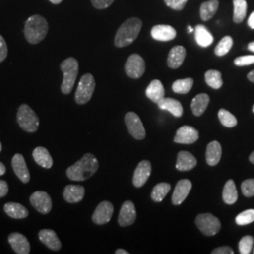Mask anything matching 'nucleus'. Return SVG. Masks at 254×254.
Wrapping results in <instances>:
<instances>
[{
	"label": "nucleus",
	"mask_w": 254,
	"mask_h": 254,
	"mask_svg": "<svg viewBox=\"0 0 254 254\" xmlns=\"http://www.w3.org/2000/svg\"><path fill=\"white\" fill-rule=\"evenodd\" d=\"M213 254H234V251L231 247H228V246H222V247H219L215 249L213 252Z\"/></svg>",
	"instance_id": "nucleus-45"
},
{
	"label": "nucleus",
	"mask_w": 254,
	"mask_h": 254,
	"mask_svg": "<svg viewBox=\"0 0 254 254\" xmlns=\"http://www.w3.org/2000/svg\"><path fill=\"white\" fill-rule=\"evenodd\" d=\"M242 193L245 197H254V179H248L241 185Z\"/></svg>",
	"instance_id": "nucleus-40"
},
{
	"label": "nucleus",
	"mask_w": 254,
	"mask_h": 254,
	"mask_svg": "<svg viewBox=\"0 0 254 254\" xmlns=\"http://www.w3.org/2000/svg\"><path fill=\"white\" fill-rule=\"evenodd\" d=\"M191 188H192V184L188 179H182L178 182L173 191V199H172L173 204L174 205L181 204L190 194Z\"/></svg>",
	"instance_id": "nucleus-17"
},
{
	"label": "nucleus",
	"mask_w": 254,
	"mask_h": 254,
	"mask_svg": "<svg viewBox=\"0 0 254 254\" xmlns=\"http://www.w3.org/2000/svg\"><path fill=\"white\" fill-rule=\"evenodd\" d=\"M9 245L11 246L14 253L17 254H28L30 253V245L27 237L19 234L12 233L9 236Z\"/></svg>",
	"instance_id": "nucleus-15"
},
{
	"label": "nucleus",
	"mask_w": 254,
	"mask_h": 254,
	"mask_svg": "<svg viewBox=\"0 0 254 254\" xmlns=\"http://www.w3.org/2000/svg\"><path fill=\"white\" fill-rule=\"evenodd\" d=\"M61 70L64 73L62 91L64 94H69L78 74V62L74 58H68L61 64Z\"/></svg>",
	"instance_id": "nucleus-4"
},
{
	"label": "nucleus",
	"mask_w": 254,
	"mask_h": 254,
	"mask_svg": "<svg viewBox=\"0 0 254 254\" xmlns=\"http://www.w3.org/2000/svg\"><path fill=\"white\" fill-rule=\"evenodd\" d=\"M158 108L163 110H167L171 112L174 117H181L183 115V107L179 101L175 100L173 98H165L160 101L158 104Z\"/></svg>",
	"instance_id": "nucleus-25"
},
{
	"label": "nucleus",
	"mask_w": 254,
	"mask_h": 254,
	"mask_svg": "<svg viewBox=\"0 0 254 254\" xmlns=\"http://www.w3.org/2000/svg\"><path fill=\"white\" fill-rule=\"evenodd\" d=\"M8 56V46L4 38L0 35V63L4 62Z\"/></svg>",
	"instance_id": "nucleus-44"
},
{
	"label": "nucleus",
	"mask_w": 254,
	"mask_h": 254,
	"mask_svg": "<svg viewBox=\"0 0 254 254\" xmlns=\"http://www.w3.org/2000/svg\"><path fill=\"white\" fill-rule=\"evenodd\" d=\"M233 45H234L233 38L231 36H225L221 39L218 46H216L215 53L218 57H222L227 54L228 52L231 50V48L233 47Z\"/></svg>",
	"instance_id": "nucleus-36"
},
{
	"label": "nucleus",
	"mask_w": 254,
	"mask_h": 254,
	"mask_svg": "<svg viewBox=\"0 0 254 254\" xmlns=\"http://www.w3.org/2000/svg\"><path fill=\"white\" fill-rule=\"evenodd\" d=\"M99 163L97 158L92 154H86L81 159L67 169L66 174L73 181H84L97 172Z\"/></svg>",
	"instance_id": "nucleus-1"
},
{
	"label": "nucleus",
	"mask_w": 254,
	"mask_h": 254,
	"mask_svg": "<svg viewBox=\"0 0 254 254\" xmlns=\"http://www.w3.org/2000/svg\"><path fill=\"white\" fill-rule=\"evenodd\" d=\"M210 97L206 93H200L193 98L191 102V110L195 116H200L208 107Z\"/></svg>",
	"instance_id": "nucleus-26"
},
{
	"label": "nucleus",
	"mask_w": 254,
	"mask_h": 254,
	"mask_svg": "<svg viewBox=\"0 0 254 254\" xmlns=\"http://www.w3.org/2000/svg\"><path fill=\"white\" fill-rule=\"evenodd\" d=\"M248 79L250 81L254 83V70H253L251 73H249V74H248Z\"/></svg>",
	"instance_id": "nucleus-49"
},
{
	"label": "nucleus",
	"mask_w": 254,
	"mask_h": 254,
	"mask_svg": "<svg viewBox=\"0 0 254 254\" xmlns=\"http://www.w3.org/2000/svg\"><path fill=\"white\" fill-rule=\"evenodd\" d=\"M248 25L252 29H254V11L252 12V14L250 15L249 20H248Z\"/></svg>",
	"instance_id": "nucleus-47"
},
{
	"label": "nucleus",
	"mask_w": 254,
	"mask_h": 254,
	"mask_svg": "<svg viewBox=\"0 0 254 254\" xmlns=\"http://www.w3.org/2000/svg\"><path fill=\"white\" fill-rule=\"evenodd\" d=\"M136 218V208L131 200H127L122 205L119 214L118 222L122 227L132 225Z\"/></svg>",
	"instance_id": "nucleus-12"
},
{
	"label": "nucleus",
	"mask_w": 254,
	"mask_h": 254,
	"mask_svg": "<svg viewBox=\"0 0 254 254\" xmlns=\"http://www.w3.org/2000/svg\"><path fill=\"white\" fill-rule=\"evenodd\" d=\"M166 5L175 10H182L185 8L188 0H164Z\"/></svg>",
	"instance_id": "nucleus-42"
},
{
	"label": "nucleus",
	"mask_w": 254,
	"mask_h": 254,
	"mask_svg": "<svg viewBox=\"0 0 254 254\" xmlns=\"http://www.w3.org/2000/svg\"><path fill=\"white\" fill-rule=\"evenodd\" d=\"M48 32V23L42 15L35 14L27 19L24 27V33L27 42L37 45L42 42Z\"/></svg>",
	"instance_id": "nucleus-2"
},
{
	"label": "nucleus",
	"mask_w": 254,
	"mask_h": 254,
	"mask_svg": "<svg viewBox=\"0 0 254 254\" xmlns=\"http://www.w3.org/2000/svg\"><path fill=\"white\" fill-rule=\"evenodd\" d=\"M151 35L156 41L168 42L176 37V30L168 25H157L152 28Z\"/></svg>",
	"instance_id": "nucleus-19"
},
{
	"label": "nucleus",
	"mask_w": 254,
	"mask_h": 254,
	"mask_svg": "<svg viewBox=\"0 0 254 254\" xmlns=\"http://www.w3.org/2000/svg\"><path fill=\"white\" fill-rule=\"evenodd\" d=\"M32 156L39 166L45 168V169H50L53 166V159L52 156L49 154L45 147H37L34 149Z\"/></svg>",
	"instance_id": "nucleus-24"
},
{
	"label": "nucleus",
	"mask_w": 254,
	"mask_h": 254,
	"mask_svg": "<svg viewBox=\"0 0 254 254\" xmlns=\"http://www.w3.org/2000/svg\"><path fill=\"white\" fill-rule=\"evenodd\" d=\"M195 39L197 44L201 47H208L214 42L213 35L202 25H198L195 28Z\"/></svg>",
	"instance_id": "nucleus-28"
},
{
	"label": "nucleus",
	"mask_w": 254,
	"mask_h": 254,
	"mask_svg": "<svg viewBox=\"0 0 254 254\" xmlns=\"http://www.w3.org/2000/svg\"><path fill=\"white\" fill-rule=\"evenodd\" d=\"M51 3H53V4H60V3H62L63 2V0H49Z\"/></svg>",
	"instance_id": "nucleus-52"
},
{
	"label": "nucleus",
	"mask_w": 254,
	"mask_h": 254,
	"mask_svg": "<svg viewBox=\"0 0 254 254\" xmlns=\"http://www.w3.org/2000/svg\"><path fill=\"white\" fill-rule=\"evenodd\" d=\"M9 192V186L7 182L0 180V198L5 197Z\"/></svg>",
	"instance_id": "nucleus-46"
},
{
	"label": "nucleus",
	"mask_w": 254,
	"mask_h": 254,
	"mask_svg": "<svg viewBox=\"0 0 254 254\" xmlns=\"http://www.w3.org/2000/svg\"><path fill=\"white\" fill-rule=\"evenodd\" d=\"M205 81L207 83L209 87L218 90L222 87L223 81L221 77V73L217 70H209L205 73Z\"/></svg>",
	"instance_id": "nucleus-33"
},
{
	"label": "nucleus",
	"mask_w": 254,
	"mask_h": 254,
	"mask_svg": "<svg viewBox=\"0 0 254 254\" xmlns=\"http://www.w3.org/2000/svg\"><path fill=\"white\" fill-rule=\"evenodd\" d=\"M218 6H219L218 0H208L202 3L200 9V18L203 21L210 20L216 14Z\"/></svg>",
	"instance_id": "nucleus-30"
},
{
	"label": "nucleus",
	"mask_w": 254,
	"mask_h": 254,
	"mask_svg": "<svg viewBox=\"0 0 254 254\" xmlns=\"http://www.w3.org/2000/svg\"><path fill=\"white\" fill-rule=\"evenodd\" d=\"M115 254H129V253L127 252V251H125V250H122V249H119L117 250L116 252H115Z\"/></svg>",
	"instance_id": "nucleus-50"
},
{
	"label": "nucleus",
	"mask_w": 254,
	"mask_h": 254,
	"mask_svg": "<svg viewBox=\"0 0 254 254\" xmlns=\"http://www.w3.org/2000/svg\"><path fill=\"white\" fill-rule=\"evenodd\" d=\"M113 2L114 0H91L93 7L98 9H107Z\"/></svg>",
	"instance_id": "nucleus-43"
},
{
	"label": "nucleus",
	"mask_w": 254,
	"mask_h": 254,
	"mask_svg": "<svg viewBox=\"0 0 254 254\" xmlns=\"http://www.w3.org/2000/svg\"><path fill=\"white\" fill-rule=\"evenodd\" d=\"M235 64L236 66H247V65L254 64V55L238 57L235 60Z\"/></svg>",
	"instance_id": "nucleus-41"
},
{
	"label": "nucleus",
	"mask_w": 254,
	"mask_h": 254,
	"mask_svg": "<svg viewBox=\"0 0 254 254\" xmlns=\"http://www.w3.org/2000/svg\"><path fill=\"white\" fill-rule=\"evenodd\" d=\"M188 29H189V31H190V32H193V31H194V29H193L191 27H188Z\"/></svg>",
	"instance_id": "nucleus-54"
},
{
	"label": "nucleus",
	"mask_w": 254,
	"mask_h": 254,
	"mask_svg": "<svg viewBox=\"0 0 254 254\" xmlns=\"http://www.w3.org/2000/svg\"><path fill=\"white\" fill-rule=\"evenodd\" d=\"M39 239L42 243L49 248L50 250L58 252L62 249V242L59 239L57 234L51 229H45L40 231L39 233Z\"/></svg>",
	"instance_id": "nucleus-18"
},
{
	"label": "nucleus",
	"mask_w": 254,
	"mask_h": 254,
	"mask_svg": "<svg viewBox=\"0 0 254 254\" xmlns=\"http://www.w3.org/2000/svg\"><path fill=\"white\" fill-rule=\"evenodd\" d=\"M171 185L168 183H159L157 184L152 191L151 197L155 202H160L163 200L165 196L171 190Z\"/></svg>",
	"instance_id": "nucleus-34"
},
{
	"label": "nucleus",
	"mask_w": 254,
	"mask_h": 254,
	"mask_svg": "<svg viewBox=\"0 0 254 254\" xmlns=\"http://www.w3.org/2000/svg\"><path fill=\"white\" fill-rule=\"evenodd\" d=\"M199 138V132L193 127L185 126L177 130L174 136V142L180 144H192Z\"/></svg>",
	"instance_id": "nucleus-13"
},
{
	"label": "nucleus",
	"mask_w": 254,
	"mask_h": 254,
	"mask_svg": "<svg viewBox=\"0 0 254 254\" xmlns=\"http://www.w3.org/2000/svg\"></svg>",
	"instance_id": "nucleus-57"
},
{
	"label": "nucleus",
	"mask_w": 254,
	"mask_h": 254,
	"mask_svg": "<svg viewBox=\"0 0 254 254\" xmlns=\"http://www.w3.org/2000/svg\"><path fill=\"white\" fill-rule=\"evenodd\" d=\"M254 221V209H249L243 211L236 218V222L237 225L244 226L248 225Z\"/></svg>",
	"instance_id": "nucleus-38"
},
{
	"label": "nucleus",
	"mask_w": 254,
	"mask_h": 254,
	"mask_svg": "<svg viewBox=\"0 0 254 254\" xmlns=\"http://www.w3.org/2000/svg\"><path fill=\"white\" fill-rule=\"evenodd\" d=\"M222 198L226 204H234L236 203L238 193L236 190V184L233 180H228L223 188L222 191Z\"/></svg>",
	"instance_id": "nucleus-31"
},
{
	"label": "nucleus",
	"mask_w": 254,
	"mask_h": 254,
	"mask_svg": "<svg viewBox=\"0 0 254 254\" xmlns=\"http://www.w3.org/2000/svg\"><path fill=\"white\" fill-rule=\"evenodd\" d=\"M145 72V62L141 56L131 55L126 64V73L131 78H139Z\"/></svg>",
	"instance_id": "nucleus-8"
},
{
	"label": "nucleus",
	"mask_w": 254,
	"mask_h": 254,
	"mask_svg": "<svg viewBox=\"0 0 254 254\" xmlns=\"http://www.w3.org/2000/svg\"><path fill=\"white\" fill-rule=\"evenodd\" d=\"M152 173V165L148 160H142L137 165L133 176V184L136 188H141L148 181Z\"/></svg>",
	"instance_id": "nucleus-14"
},
{
	"label": "nucleus",
	"mask_w": 254,
	"mask_h": 254,
	"mask_svg": "<svg viewBox=\"0 0 254 254\" xmlns=\"http://www.w3.org/2000/svg\"><path fill=\"white\" fill-rule=\"evenodd\" d=\"M95 90V80L91 73L84 74L78 83L75 92V102L79 105H84L91 100Z\"/></svg>",
	"instance_id": "nucleus-6"
},
{
	"label": "nucleus",
	"mask_w": 254,
	"mask_h": 254,
	"mask_svg": "<svg viewBox=\"0 0 254 254\" xmlns=\"http://www.w3.org/2000/svg\"><path fill=\"white\" fill-rule=\"evenodd\" d=\"M125 121L131 136L139 140L145 137V129L142 125V122L135 112H128L126 115Z\"/></svg>",
	"instance_id": "nucleus-9"
},
{
	"label": "nucleus",
	"mask_w": 254,
	"mask_h": 254,
	"mask_svg": "<svg viewBox=\"0 0 254 254\" xmlns=\"http://www.w3.org/2000/svg\"><path fill=\"white\" fill-rule=\"evenodd\" d=\"M85 195V189L82 186L69 185L64 191V200L70 203H76L83 200Z\"/></svg>",
	"instance_id": "nucleus-21"
},
{
	"label": "nucleus",
	"mask_w": 254,
	"mask_h": 254,
	"mask_svg": "<svg viewBox=\"0 0 254 254\" xmlns=\"http://www.w3.org/2000/svg\"><path fill=\"white\" fill-rule=\"evenodd\" d=\"M5 173H6V167L4 164L0 162V175H4Z\"/></svg>",
	"instance_id": "nucleus-48"
},
{
	"label": "nucleus",
	"mask_w": 254,
	"mask_h": 254,
	"mask_svg": "<svg viewBox=\"0 0 254 254\" xmlns=\"http://www.w3.org/2000/svg\"><path fill=\"white\" fill-rule=\"evenodd\" d=\"M194 80L192 78H185V79H178L173 84V91L175 93H181L186 94L190 92L192 86H193Z\"/></svg>",
	"instance_id": "nucleus-35"
},
{
	"label": "nucleus",
	"mask_w": 254,
	"mask_h": 254,
	"mask_svg": "<svg viewBox=\"0 0 254 254\" xmlns=\"http://www.w3.org/2000/svg\"><path fill=\"white\" fill-rule=\"evenodd\" d=\"M17 122L19 127L29 133L36 132L40 124L39 118L34 110L25 104L20 106L17 112Z\"/></svg>",
	"instance_id": "nucleus-5"
},
{
	"label": "nucleus",
	"mask_w": 254,
	"mask_h": 254,
	"mask_svg": "<svg viewBox=\"0 0 254 254\" xmlns=\"http://www.w3.org/2000/svg\"><path fill=\"white\" fill-rule=\"evenodd\" d=\"M11 165L14 173L17 175L19 179L25 184L28 183L30 180V174L27 169V163L24 156L21 154H15L12 157Z\"/></svg>",
	"instance_id": "nucleus-16"
},
{
	"label": "nucleus",
	"mask_w": 254,
	"mask_h": 254,
	"mask_svg": "<svg viewBox=\"0 0 254 254\" xmlns=\"http://www.w3.org/2000/svg\"><path fill=\"white\" fill-rule=\"evenodd\" d=\"M254 239L253 236H246L241 238L239 242V252L241 254H251L254 246Z\"/></svg>",
	"instance_id": "nucleus-39"
},
{
	"label": "nucleus",
	"mask_w": 254,
	"mask_h": 254,
	"mask_svg": "<svg viewBox=\"0 0 254 254\" xmlns=\"http://www.w3.org/2000/svg\"><path fill=\"white\" fill-rule=\"evenodd\" d=\"M247 1L234 0V22L236 24L242 23L247 15Z\"/></svg>",
	"instance_id": "nucleus-32"
},
{
	"label": "nucleus",
	"mask_w": 254,
	"mask_h": 254,
	"mask_svg": "<svg viewBox=\"0 0 254 254\" xmlns=\"http://www.w3.org/2000/svg\"><path fill=\"white\" fill-rule=\"evenodd\" d=\"M248 48H249V50H250V51H252V52H254V42L250 43V44H249V46H248Z\"/></svg>",
	"instance_id": "nucleus-51"
},
{
	"label": "nucleus",
	"mask_w": 254,
	"mask_h": 254,
	"mask_svg": "<svg viewBox=\"0 0 254 254\" xmlns=\"http://www.w3.org/2000/svg\"><path fill=\"white\" fill-rule=\"evenodd\" d=\"M253 111H254V108H253Z\"/></svg>",
	"instance_id": "nucleus-56"
},
{
	"label": "nucleus",
	"mask_w": 254,
	"mask_h": 254,
	"mask_svg": "<svg viewBox=\"0 0 254 254\" xmlns=\"http://www.w3.org/2000/svg\"><path fill=\"white\" fill-rule=\"evenodd\" d=\"M187 55L185 47L181 46H174L168 56V65L172 69H177L181 66Z\"/></svg>",
	"instance_id": "nucleus-23"
},
{
	"label": "nucleus",
	"mask_w": 254,
	"mask_h": 254,
	"mask_svg": "<svg viewBox=\"0 0 254 254\" xmlns=\"http://www.w3.org/2000/svg\"><path fill=\"white\" fill-rule=\"evenodd\" d=\"M4 210L7 213V215L10 218L22 219L26 218L28 216L27 209L17 202H8L5 204Z\"/></svg>",
	"instance_id": "nucleus-29"
},
{
	"label": "nucleus",
	"mask_w": 254,
	"mask_h": 254,
	"mask_svg": "<svg viewBox=\"0 0 254 254\" xmlns=\"http://www.w3.org/2000/svg\"><path fill=\"white\" fill-rule=\"evenodd\" d=\"M195 222L197 227L200 229V232L204 236H215L218 234L221 227L219 219L208 213L198 215Z\"/></svg>",
	"instance_id": "nucleus-7"
},
{
	"label": "nucleus",
	"mask_w": 254,
	"mask_h": 254,
	"mask_svg": "<svg viewBox=\"0 0 254 254\" xmlns=\"http://www.w3.org/2000/svg\"><path fill=\"white\" fill-rule=\"evenodd\" d=\"M142 27V22L138 18H129L121 27L115 36V46L126 47L136 40Z\"/></svg>",
	"instance_id": "nucleus-3"
},
{
	"label": "nucleus",
	"mask_w": 254,
	"mask_h": 254,
	"mask_svg": "<svg viewBox=\"0 0 254 254\" xmlns=\"http://www.w3.org/2000/svg\"><path fill=\"white\" fill-rule=\"evenodd\" d=\"M218 119L220 123L228 128L235 127L237 125V120L235 117V115H233L226 109H222L218 111Z\"/></svg>",
	"instance_id": "nucleus-37"
},
{
	"label": "nucleus",
	"mask_w": 254,
	"mask_h": 254,
	"mask_svg": "<svg viewBox=\"0 0 254 254\" xmlns=\"http://www.w3.org/2000/svg\"><path fill=\"white\" fill-rule=\"evenodd\" d=\"M197 165V159L193 154L189 152L181 151L177 155V161H176V169L181 172L190 171L193 168H195Z\"/></svg>",
	"instance_id": "nucleus-20"
},
{
	"label": "nucleus",
	"mask_w": 254,
	"mask_h": 254,
	"mask_svg": "<svg viewBox=\"0 0 254 254\" xmlns=\"http://www.w3.org/2000/svg\"><path fill=\"white\" fill-rule=\"evenodd\" d=\"M113 212H114V207L111 202L107 200L102 201L96 207L92 215V221L98 225L106 224L109 222V220L112 218Z\"/></svg>",
	"instance_id": "nucleus-11"
},
{
	"label": "nucleus",
	"mask_w": 254,
	"mask_h": 254,
	"mask_svg": "<svg viewBox=\"0 0 254 254\" xmlns=\"http://www.w3.org/2000/svg\"><path fill=\"white\" fill-rule=\"evenodd\" d=\"M250 161H251L252 163L254 164V151L251 154V155H250Z\"/></svg>",
	"instance_id": "nucleus-53"
},
{
	"label": "nucleus",
	"mask_w": 254,
	"mask_h": 254,
	"mask_svg": "<svg viewBox=\"0 0 254 254\" xmlns=\"http://www.w3.org/2000/svg\"><path fill=\"white\" fill-rule=\"evenodd\" d=\"M221 145L218 141L210 142L206 148V162L209 166H216L219 162L221 158Z\"/></svg>",
	"instance_id": "nucleus-27"
},
{
	"label": "nucleus",
	"mask_w": 254,
	"mask_h": 254,
	"mask_svg": "<svg viewBox=\"0 0 254 254\" xmlns=\"http://www.w3.org/2000/svg\"><path fill=\"white\" fill-rule=\"evenodd\" d=\"M32 206L42 214H48L52 209V200L45 191H36L30 196Z\"/></svg>",
	"instance_id": "nucleus-10"
},
{
	"label": "nucleus",
	"mask_w": 254,
	"mask_h": 254,
	"mask_svg": "<svg viewBox=\"0 0 254 254\" xmlns=\"http://www.w3.org/2000/svg\"><path fill=\"white\" fill-rule=\"evenodd\" d=\"M146 96L156 104H158L163 99L165 96V90L160 80L154 79L149 84V86L146 89Z\"/></svg>",
	"instance_id": "nucleus-22"
},
{
	"label": "nucleus",
	"mask_w": 254,
	"mask_h": 254,
	"mask_svg": "<svg viewBox=\"0 0 254 254\" xmlns=\"http://www.w3.org/2000/svg\"><path fill=\"white\" fill-rule=\"evenodd\" d=\"M2 151V145H1V142H0V152Z\"/></svg>",
	"instance_id": "nucleus-55"
}]
</instances>
